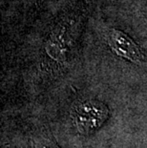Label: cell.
Wrapping results in <instances>:
<instances>
[{
  "instance_id": "obj_3",
  "label": "cell",
  "mask_w": 147,
  "mask_h": 148,
  "mask_svg": "<svg viewBox=\"0 0 147 148\" xmlns=\"http://www.w3.org/2000/svg\"><path fill=\"white\" fill-rule=\"evenodd\" d=\"M42 148H60L57 145H54V144H49V145H44Z\"/></svg>"
},
{
  "instance_id": "obj_1",
  "label": "cell",
  "mask_w": 147,
  "mask_h": 148,
  "mask_svg": "<svg viewBox=\"0 0 147 148\" xmlns=\"http://www.w3.org/2000/svg\"><path fill=\"white\" fill-rule=\"evenodd\" d=\"M109 116L107 106L98 100L79 102L72 110L71 118L74 127L80 134H90L98 129Z\"/></svg>"
},
{
  "instance_id": "obj_2",
  "label": "cell",
  "mask_w": 147,
  "mask_h": 148,
  "mask_svg": "<svg viewBox=\"0 0 147 148\" xmlns=\"http://www.w3.org/2000/svg\"><path fill=\"white\" fill-rule=\"evenodd\" d=\"M106 40L110 48L118 56L129 59L135 63L142 64L145 62L146 58L143 49L124 33L116 29H111L106 34Z\"/></svg>"
}]
</instances>
